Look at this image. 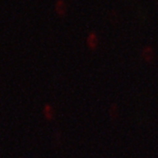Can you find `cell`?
Returning a JSON list of instances; mask_svg holds the SVG:
<instances>
[{
	"mask_svg": "<svg viewBox=\"0 0 158 158\" xmlns=\"http://www.w3.org/2000/svg\"><path fill=\"white\" fill-rule=\"evenodd\" d=\"M55 12L60 16H63L66 15L67 5L64 0H57V1L55 2Z\"/></svg>",
	"mask_w": 158,
	"mask_h": 158,
	"instance_id": "1",
	"label": "cell"
},
{
	"mask_svg": "<svg viewBox=\"0 0 158 158\" xmlns=\"http://www.w3.org/2000/svg\"><path fill=\"white\" fill-rule=\"evenodd\" d=\"M87 44L89 49L94 50L97 47V44H98V37L96 35L95 32H91L89 35L88 38H87Z\"/></svg>",
	"mask_w": 158,
	"mask_h": 158,
	"instance_id": "2",
	"label": "cell"
},
{
	"mask_svg": "<svg viewBox=\"0 0 158 158\" xmlns=\"http://www.w3.org/2000/svg\"><path fill=\"white\" fill-rule=\"evenodd\" d=\"M142 56L147 62H151L153 57V51L152 47H145V49L142 51Z\"/></svg>",
	"mask_w": 158,
	"mask_h": 158,
	"instance_id": "3",
	"label": "cell"
},
{
	"mask_svg": "<svg viewBox=\"0 0 158 158\" xmlns=\"http://www.w3.org/2000/svg\"><path fill=\"white\" fill-rule=\"evenodd\" d=\"M43 114H44V116L47 120H52L53 118V110L52 108L51 105L47 104L44 106V109H43Z\"/></svg>",
	"mask_w": 158,
	"mask_h": 158,
	"instance_id": "4",
	"label": "cell"
}]
</instances>
